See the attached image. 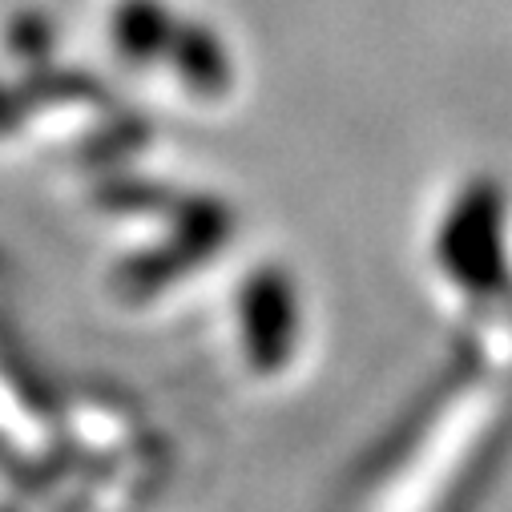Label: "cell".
I'll use <instances>...</instances> for the list:
<instances>
[{
  "mask_svg": "<svg viewBox=\"0 0 512 512\" xmlns=\"http://www.w3.org/2000/svg\"><path fill=\"white\" fill-rule=\"evenodd\" d=\"M170 13L158 0H121L117 13H113V37H117V49L134 61H146V57H158L166 37H170Z\"/></svg>",
  "mask_w": 512,
  "mask_h": 512,
  "instance_id": "6da1fadb",
  "label": "cell"
}]
</instances>
